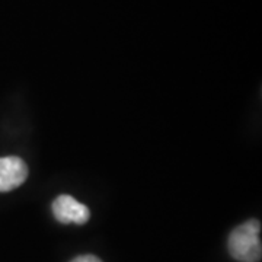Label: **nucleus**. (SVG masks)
I'll return each mask as SVG.
<instances>
[{"label": "nucleus", "mask_w": 262, "mask_h": 262, "mask_svg": "<svg viewBox=\"0 0 262 262\" xmlns=\"http://www.w3.org/2000/svg\"><path fill=\"white\" fill-rule=\"evenodd\" d=\"M261 223L258 220H249L237 226L229 236V252L232 258L239 262H259L262 255Z\"/></svg>", "instance_id": "f257e3e1"}, {"label": "nucleus", "mask_w": 262, "mask_h": 262, "mask_svg": "<svg viewBox=\"0 0 262 262\" xmlns=\"http://www.w3.org/2000/svg\"><path fill=\"white\" fill-rule=\"evenodd\" d=\"M53 214L56 217L57 222L69 225H84L91 219L89 208L79 203L75 196L72 195H58L53 201Z\"/></svg>", "instance_id": "f03ea898"}, {"label": "nucleus", "mask_w": 262, "mask_h": 262, "mask_svg": "<svg viewBox=\"0 0 262 262\" xmlns=\"http://www.w3.org/2000/svg\"><path fill=\"white\" fill-rule=\"evenodd\" d=\"M28 178V166L16 156L0 158V192L20 187Z\"/></svg>", "instance_id": "7ed1b4c3"}, {"label": "nucleus", "mask_w": 262, "mask_h": 262, "mask_svg": "<svg viewBox=\"0 0 262 262\" xmlns=\"http://www.w3.org/2000/svg\"><path fill=\"white\" fill-rule=\"evenodd\" d=\"M70 262H102L98 256L95 255H80V256H76L75 259H72Z\"/></svg>", "instance_id": "20e7f679"}]
</instances>
